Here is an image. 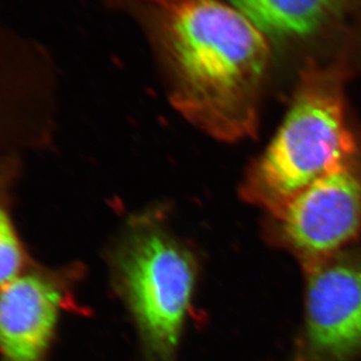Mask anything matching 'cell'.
<instances>
[{"instance_id": "6da1fadb", "label": "cell", "mask_w": 361, "mask_h": 361, "mask_svg": "<svg viewBox=\"0 0 361 361\" xmlns=\"http://www.w3.org/2000/svg\"><path fill=\"white\" fill-rule=\"evenodd\" d=\"M155 7L154 38L175 109L221 141L254 136L270 66L264 33L222 0Z\"/></svg>"}, {"instance_id": "7a4b0ae2", "label": "cell", "mask_w": 361, "mask_h": 361, "mask_svg": "<svg viewBox=\"0 0 361 361\" xmlns=\"http://www.w3.org/2000/svg\"><path fill=\"white\" fill-rule=\"evenodd\" d=\"M351 73L344 56L302 68L284 121L240 183L244 201L270 215L310 184L353 164L358 143L345 97Z\"/></svg>"}, {"instance_id": "3957f363", "label": "cell", "mask_w": 361, "mask_h": 361, "mask_svg": "<svg viewBox=\"0 0 361 361\" xmlns=\"http://www.w3.org/2000/svg\"><path fill=\"white\" fill-rule=\"evenodd\" d=\"M116 268L147 361H176L198 262L162 209L136 219L118 251Z\"/></svg>"}, {"instance_id": "277c9868", "label": "cell", "mask_w": 361, "mask_h": 361, "mask_svg": "<svg viewBox=\"0 0 361 361\" xmlns=\"http://www.w3.org/2000/svg\"><path fill=\"white\" fill-rule=\"evenodd\" d=\"M361 228V180L353 164L325 175L267 215L265 237L302 269L326 261Z\"/></svg>"}, {"instance_id": "5b68a950", "label": "cell", "mask_w": 361, "mask_h": 361, "mask_svg": "<svg viewBox=\"0 0 361 361\" xmlns=\"http://www.w3.org/2000/svg\"><path fill=\"white\" fill-rule=\"evenodd\" d=\"M304 361H352L361 355V265L332 257L305 269Z\"/></svg>"}, {"instance_id": "8992f818", "label": "cell", "mask_w": 361, "mask_h": 361, "mask_svg": "<svg viewBox=\"0 0 361 361\" xmlns=\"http://www.w3.org/2000/svg\"><path fill=\"white\" fill-rule=\"evenodd\" d=\"M61 295L37 276L14 278L0 290V353L5 361H42L59 317Z\"/></svg>"}, {"instance_id": "52a82bcc", "label": "cell", "mask_w": 361, "mask_h": 361, "mask_svg": "<svg viewBox=\"0 0 361 361\" xmlns=\"http://www.w3.org/2000/svg\"><path fill=\"white\" fill-rule=\"evenodd\" d=\"M264 35L300 40L355 24L361 0H229Z\"/></svg>"}, {"instance_id": "ba28073f", "label": "cell", "mask_w": 361, "mask_h": 361, "mask_svg": "<svg viewBox=\"0 0 361 361\" xmlns=\"http://www.w3.org/2000/svg\"><path fill=\"white\" fill-rule=\"evenodd\" d=\"M21 250L13 226L6 212L0 208V286L17 278L21 267Z\"/></svg>"}, {"instance_id": "9c48e42d", "label": "cell", "mask_w": 361, "mask_h": 361, "mask_svg": "<svg viewBox=\"0 0 361 361\" xmlns=\"http://www.w3.org/2000/svg\"><path fill=\"white\" fill-rule=\"evenodd\" d=\"M345 56L348 59L352 72L361 70V10L358 17L355 19V24L352 26L348 38V46L344 49Z\"/></svg>"}, {"instance_id": "30bf717a", "label": "cell", "mask_w": 361, "mask_h": 361, "mask_svg": "<svg viewBox=\"0 0 361 361\" xmlns=\"http://www.w3.org/2000/svg\"><path fill=\"white\" fill-rule=\"evenodd\" d=\"M295 361H304V359H302V355H300V353H298L297 355V357H295Z\"/></svg>"}]
</instances>
